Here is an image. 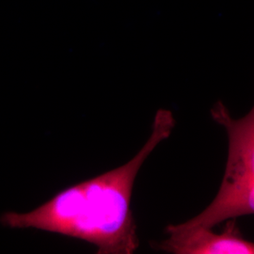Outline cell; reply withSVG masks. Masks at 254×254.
Returning <instances> with one entry per match:
<instances>
[{
	"mask_svg": "<svg viewBox=\"0 0 254 254\" xmlns=\"http://www.w3.org/2000/svg\"><path fill=\"white\" fill-rule=\"evenodd\" d=\"M173 111L159 109L152 133L127 164L56 194L29 212H8L0 222L11 229H36L86 241L98 254H132L139 246L131 199L136 175L147 157L172 135Z\"/></svg>",
	"mask_w": 254,
	"mask_h": 254,
	"instance_id": "6da1fadb",
	"label": "cell"
},
{
	"mask_svg": "<svg viewBox=\"0 0 254 254\" xmlns=\"http://www.w3.org/2000/svg\"><path fill=\"white\" fill-rule=\"evenodd\" d=\"M210 113L227 132L226 169L216 198L200 215L182 223L188 227L212 228L230 218L254 213V109L235 120L227 107L218 101Z\"/></svg>",
	"mask_w": 254,
	"mask_h": 254,
	"instance_id": "7a4b0ae2",
	"label": "cell"
},
{
	"mask_svg": "<svg viewBox=\"0 0 254 254\" xmlns=\"http://www.w3.org/2000/svg\"><path fill=\"white\" fill-rule=\"evenodd\" d=\"M170 237L151 244L156 250L174 254H254V244L242 236L236 218H230L221 234L212 228L169 225Z\"/></svg>",
	"mask_w": 254,
	"mask_h": 254,
	"instance_id": "3957f363",
	"label": "cell"
}]
</instances>
